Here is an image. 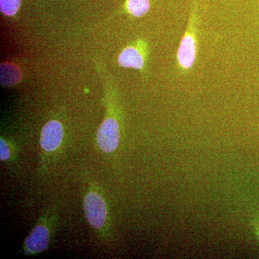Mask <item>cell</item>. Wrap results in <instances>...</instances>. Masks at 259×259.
I'll return each mask as SVG.
<instances>
[{
	"mask_svg": "<svg viewBox=\"0 0 259 259\" xmlns=\"http://www.w3.org/2000/svg\"><path fill=\"white\" fill-rule=\"evenodd\" d=\"M194 20H190L187 32L181 40L177 51V62L181 69L189 70L193 66L197 56V40L194 34Z\"/></svg>",
	"mask_w": 259,
	"mask_h": 259,
	"instance_id": "1",
	"label": "cell"
},
{
	"mask_svg": "<svg viewBox=\"0 0 259 259\" xmlns=\"http://www.w3.org/2000/svg\"><path fill=\"white\" fill-rule=\"evenodd\" d=\"M83 209L88 222L94 228L100 229L105 225L107 208L105 201L96 192L87 194L83 201Z\"/></svg>",
	"mask_w": 259,
	"mask_h": 259,
	"instance_id": "2",
	"label": "cell"
},
{
	"mask_svg": "<svg viewBox=\"0 0 259 259\" xmlns=\"http://www.w3.org/2000/svg\"><path fill=\"white\" fill-rule=\"evenodd\" d=\"M99 147L105 153L115 151L120 142V128L117 121L113 118H106L99 127L97 134Z\"/></svg>",
	"mask_w": 259,
	"mask_h": 259,
	"instance_id": "3",
	"label": "cell"
},
{
	"mask_svg": "<svg viewBox=\"0 0 259 259\" xmlns=\"http://www.w3.org/2000/svg\"><path fill=\"white\" fill-rule=\"evenodd\" d=\"M64 130L59 121L48 122L42 130L40 144L48 152L55 151L62 142Z\"/></svg>",
	"mask_w": 259,
	"mask_h": 259,
	"instance_id": "4",
	"label": "cell"
},
{
	"mask_svg": "<svg viewBox=\"0 0 259 259\" xmlns=\"http://www.w3.org/2000/svg\"><path fill=\"white\" fill-rule=\"evenodd\" d=\"M49 242V233L47 228L39 225L34 228L25 241L27 253H37L47 248Z\"/></svg>",
	"mask_w": 259,
	"mask_h": 259,
	"instance_id": "5",
	"label": "cell"
},
{
	"mask_svg": "<svg viewBox=\"0 0 259 259\" xmlns=\"http://www.w3.org/2000/svg\"><path fill=\"white\" fill-rule=\"evenodd\" d=\"M118 63L122 67L141 70L144 68V55L135 47L125 48L118 57Z\"/></svg>",
	"mask_w": 259,
	"mask_h": 259,
	"instance_id": "6",
	"label": "cell"
},
{
	"mask_svg": "<svg viewBox=\"0 0 259 259\" xmlns=\"http://www.w3.org/2000/svg\"><path fill=\"white\" fill-rule=\"evenodd\" d=\"M22 78L20 69L15 64L3 63L1 64V82L6 87L13 86L20 82Z\"/></svg>",
	"mask_w": 259,
	"mask_h": 259,
	"instance_id": "7",
	"label": "cell"
},
{
	"mask_svg": "<svg viewBox=\"0 0 259 259\" xmlns=\"http://www.w3.org/2000/svg\"><path fill=\"white\" fill-rule=\"evenodd\" d=\"M127 9L133 16L136 18L144 16L150 9L149 0H128Z\"/></svg>",
	"mask_w": 259,
	"mask_h": 259,
	"instance_id": "8",
	"label": "cell"
},
{
	"mask_svg": "<svg viewBox=\"0 0 259 259\" xmlns=\"http://www.w3.org/2000/svg\"><path fill=\"white\" fill-rule=\"evenodd\" d=\"M21 5V0H0V10L7 16L16 14Z\"/></svg>",
	"mask_w": 259,
	"mask_h": 259,
	"instance_id": "9",
	"label": "cell"
},
{
	"mask_svg": "<svg viewBox=\"0 0 259 259\" xmlns=\"http://www.w3.org/2000/svg\"><path fill=\"white\" fill-rule=\"evenodd\" d=\"M10 157V150L6 142L1 139L0 140V159L1 161H6Z\"/></svg>",
	"mask_w": 259,
	"mask_h": 259,
	"instance_id": "10",
	"label": "cell"
}]
</instances>
